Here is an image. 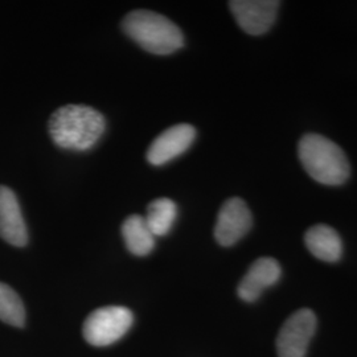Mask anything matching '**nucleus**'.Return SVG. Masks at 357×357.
I'll return each mask as SVG.
<instances>
[{
	"instance_id": "nucleus-1",
	"label": "nucleus",
	"mask_w": 357,
	"mask_h": 357,
	"mask_svg": "<svg viewBox=\"0 0 357 357\" xmlns=\"http://www.w3.org/2000/svg\"><path fill=\"white\" fill-rule=\"evenodd\" d=\"M106 122L103 115L85 105H66L50 118L52 141L65 150L85 151L101 139Z\"/></svg>"
},
{
	"instance_id": "nucleus-2",
	"label": "nucleus",
	"mask_w": 357,
	"mask_h": 357,
	"mask_svg": "<svg viewBox=\"0 0 357 357\" xmlns=\"http://www.w3.org/2000/svg\"><path fill=\"white\" fill-rule=\"evenodd\" d=\"M298 155L307 174L323 185H342L349 178L344 151L323 135H305L299 142Z\"/></svg>"
},
{
	"instance_id": "nucleus-3",
	"label": "nucleus",
	"mask_w": 357,
	"mask_h": 357,
	"mask_svg": "<svg viewBox=\"0 0 357 357\" xmlns=\"http://www.w3.org/2000/svg\"><path fill=\"white\" fill-rule=\"evenodd\" d=\"M122 29L144 51L153 54H171L184 45V35L180 28L166 16L153 11L138 10L128 13L122 22Z\"/></svg>"
},
{
	"instance_id": "nucleus-4",
	"label": "nucleus",
	"mask_w": 357,
	"mask_h": 357,
	"mask_svg": "<svg viewBox=\"0 0 357 357\" xmlns=\"http://www.w3.org/2000/svg\"><path fill=\"white\" fill-rule=\"evenodd\" d=\"M132 321L134 315L126 307H102L93 311L84 321L82 333L90 345L106 347L123 337Z\"/></svg>"
},
{
	"instance_id": "nucleus-5",
	"label": "nucleus",
	"mask_w": 357,
	"mask_h": 357,
	"mask_svg": "<svg viewBox=\"0 0 357 357\" xmlns=\"http://www.w3.org/2000/svg\"><path fill=\"white\" fill-rule=\"evenodd\" d=\"M318 320L314 311L302 308L283 323L277 337L280 357H306L311 340L315 336Z\"/></svg>"
},
{
	"instance_id": "nucleus-6",
	"label": "nucleus",
	"mask_w": 357,
	"mask_h": 357,
	"mask_svg": "<svg viewBox=\"0 0 357 357\" xmlns=\"http://www.w3.org/2000/svg\"><path fill=\"white\" fill-rule=\"evenodd\" d=\"M253 225L249 206L240 197H231L221 206L215 227V238L221 246L229 248L243 238Z\"/></svg>"
},
{
	"instance_id": "nucleus-7",
	"label": "nucleus",
	"mask_w": 357,
	"mask_h": 357,
	"mask_svg": "<svg viewBox=\"0 0 357 357\" xmlns=\"http://www.w3.org/2000/svg\"><path fill=\"white\" fill-rule=\"evenodd\" d=\"M281 3L277 0H233L229 8L243 32L252 36L266 33L273 26Z\"/></svg>"
},
{
	"instance_id": "nucleus-8",
	"label": "nucleus",
	"mask_w": 357,
	"mask_h": 357,
	"mask_svg": "<svg viewBox=\"0 0 357 357\" xmlns=\"http://www.w3.org/2000/svg\"><path fill=\"white\" fill-rule=\"evenodd\" d=\"M196 139V128L188 123H180L167 128L151 143L147 160L153 166H163L185 153Z\"/></svg>"
},
{
	"instance_id": "nucleus-9",
	"label": "nucleus",
	"mask_w": 357,
	"mask_h": 357,
	"mask_svg": "<svg viewBox=\"0 0 357 357\" xmlns=\"http://www.w3.org/2000/svg\"><path fill=\"white\" fill-rule=\"evenodd\" d=\"M282 268L277 259L270 257L258 258L245 274L237 294L243 302L253 303L262 293L281 280Z\"/></svg>"
},
{
	"instance_id": "nucleus-10",
	"label": "nucleus",
	"mask_w": 357,
	"mask_h": 357,
	"mask_svg": "<svg viewBox=\"0 0 357 357\" xmlns=\"http://www.w3.org/2000/svg\"><path fill=\"white\" fill-rule=\"evenodd\" d=\"M0 238L17 248L28 243L26 221L19 200L6 185H0Z\"/></svg>"
},
{
	"instance_id": "nucleus-11",
	"label": "nucleus",
	"mask_w": 357,
	"mask_h": 357,
	"mask_svg": "<svg viewBox=\"0 0 357 357\" xmlns=\"http://www.w3.org/2000/svg\"><path fill=\"white\" fill-rule=\"evenodd\" d=\"M305 243L310 253L323 262L335 264L343 255V241L336 230L328 225H315L307 230Z\"/></svg>"
},
{
	"instance_id": "nucleus-12",
	"label": "nucleus",
	"mask_w": 357,
	"mask_h": 357,
	"mask_svg": "<svg viewBox=\"0 0 357 357\" xmlns=\"http://www.w3.org/2000/svg\"><path fill=\"white\" fill-rule=\"evenodd\" d=\"M122 236L131 255L144 257L153 252L155 236L144 217L139 215L128 216L122 225Z\"/></svg>"
},
{
	"instance_id": "nucleus-13",
	"label": "nucleus",
	"mask_w": 357,
	"mask_h": 357,
	"mask_svg": "<svg viewBox=\"0 0 357 357\" xmlns=\"http://www.w3.org/2000/svg\"><path fill=\"white\" fill-rule=\"evenodd\" d=\"M178 216V206L167 197L156 199L147 208L146 222L155 237L168 234Z\"/></svg>"
},
{
	"instance_id": "nucleus-14",
	"label": "nucleus",
	"mask_w": 357,
	"mask_h": 357,
	"mask_svg": "<svg viewBox=\"0 0 357 357\" xmlns=\"http://www.w3.org/2000/svg\"><path fill=\"white\" fill-rule=\"evenodd\" d=\"M0 320L13 326L24 327L26 308L17 293L0 282Z\"/></svg>"
}]
</instances>
